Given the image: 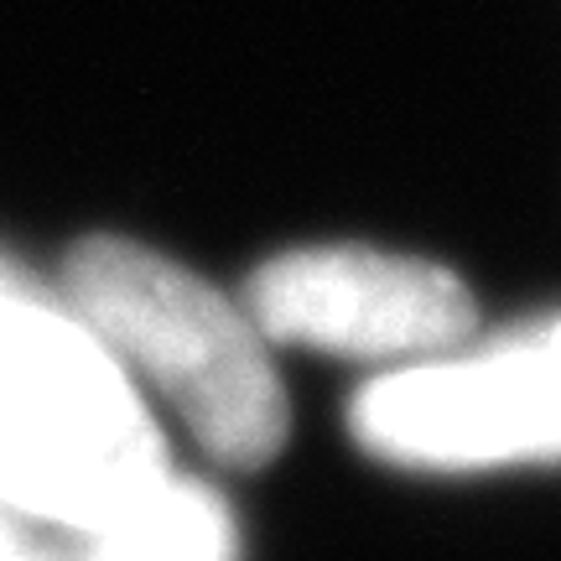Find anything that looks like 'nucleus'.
<instances>
[{
  "instance_id": "6",
  "label": "nucleus",
  "mask_w": 561,
  "mask_h": 561,
  "mask_svg": "<svg viewBox=\"0 0 561 561\" xmlns=\"http://www.w3.org/2000/svg\"><path fill=\"white\" fill-rule=\"evenodd\" d=\"M53 546H58V525L0 504V561H53Z\"/></svg>"
},
{
  "instance_id": "5",
  "label": "nucleus",
  "mask_w": 561,
  "mask_h": 561,
  "mask_svg": "<svg viewBox=\"0 0 561 561\" xmlns=\"http://www.w3.org/2000/svg\"><path fill=\"white\" fill-rule=\"evenodd\" d=\"M53 561H240V525L219 489L172 468L115 520L58 525Z\"/></svg>"
},
{
  "instance_id": "3",
  "label": "nucleus",
  "mask_w": 561,
  "mask_h": 561,
  "mask_svg": "<svg viewBox=\"0 0 561 561\" xmlns=\"http://www.w3.org/2000/svg\"><path fill=\"white\" fill-rule=\"evenodd\" d=\"M348 426L369 458L411 473L561 462V312L385 369L354 396Z\"/></svg>"
},
{
  "instance_id": "1",
  "label": "nucleus",
  "mask_w": 561,
  "mask_h": 561,
  "mask_svg": "<svg viewBox=\"0 0 561 561\" xmlns=\"http://www.w3.org/2000/svg\"><path fill=\"white\" fill-rule=\"evenodd\" d=\"M172 473L121 359L62 291L0 255V504L83 530Z\"/></svg>"
},
{
  "instance_id": "4",
  "label": "nucleus",
  "mask_w": 561,
  "mask_h": 561,
  "mask_svg": "<svg viewBox=\"0 0 561 561\" xmlns=\"http://www.w3.org/2000/svg\"><path fill=\"white\" fill-rule=\"evenodd\" d=\"M244 312L265 343L390 369L447 354L479 328V307L447 265L359 244L276 255L255 271Z\"/></svg>"
},
{
  "instance_id": "2",
  "label": "nucleus",
  "mask_w": 561,
  "mask_h": 561,
  "mask_svg": "<svg viewBox=\"0 0 561 561\" xmlns=\"http://www.w3.org/2000/svg\"><path fill=\"white\" fill-rule=\"evenodd\" d=\"M62 297L83 328L172 401L208 458L261 468L286 442V390L265 333L193 271L130 240H83Z\"/></svg>"
}]
</instances>
